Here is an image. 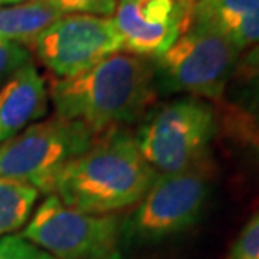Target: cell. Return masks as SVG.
Returning a JSON list of instances; mask_svg holds the SVG:
<instances>
[{
	"label": "cell",
	"mask_w": 259,
	"mask_h": 259,
	"mask_svg": "<svg viewBox=\"0 0 259 259\" xmlns=\"http://www.w3.org/2000/svg\"><path fill=\"white\" fill-rule=\"evenodd\" d=\"M192 17L219 30L241 52L259 44V0H196Z\"/></svg>",
	"instance_id": "7c38bea8"
},
{
	"label": "cell",
	"mask_w": 259,
	"mask_h": 259,
	"mask_svg": "<svg viewBox=\"0 0 259 259\" xmlns=\"http://www.w3.org/2000/svg\"><path fill=\"white\" fill-rule=\"evenodd\" d=\"M32 51L59 79H69L122 52V42L111 17L67 14L38 35Z\"/></svg>",
	"instance_id": "ba28073f"
},
{
	"label": "cell",
	"mask_w": 259,
	"mask_h": 259,
	"mask_svg": "<svg viewBox=\"0 0 259 259\" xmlns=\"http://www.w3.org/2000/svg\"><path fill=\"white\" fill-rule=\"evenodd\" d=\"M51 7L57 9L62 15L89 14L101 17H112L119 0H44Z\"/></svg>",
	"instance_id": "2e32d148"
},
{
	"label": "cell",
	"mask_w": 259,
	"mask_h": 259,
	"mask_svg": "<svg viewBox=\"0 0 259 259\" xmlns=\"http://www.w3.org/2000/svg\"><path fill=\"white\" fill-rule=\"evenodd\" d=\"M226 122L242 142L259 149V44L239 59L228 87Z\"/></svg>",
	"instance_id": "8fae6325"
},
{
	"label": "cell",
	"mask_w": 259,
	"mask_h": 259,
	"mask_svg": "<svg viewBox=\"0 0 259 259\" xmlns=\"http://www.w3.org/2000/svg\"><path fill=\"white\" fill-rule=\"evenodd\" d=\"M40 191L20 181L0 178V238L14 234L30 219Z\"/></svg>",
	"instance_id": "5bb4252c"
},
{
	"label": "cell",
	"mask_w": 259,
	"mask_h": 259,
	"mask_svg": "<svg viewBox=\"0 0 259 259\" xmlns=\"http://www.w3.org/2000/svg\"><path fill=\"white\" fill-rule=\"evenodd\" d=\"M207 162L179 174L159 176L136 209L120 221V247L161 244L191 229L209 196Z\"/></svg>",
	"instance_id": "5b68a950"
},
{
	"label": "cell",
	"mask_w": 259,
	"mask_h": 259,
	"mask_svg": "<svg viewBox=\"0 0 259 259\" xmlns=\"http://www.w3.org/2000/svg\"><path fill=\"white\" fill-rule=\"evenodd\" d=\"M97 137L75 120L51 117L30 124L0 144V178L37 187L51 194L64 167L82 156Z\"/></svg>",
	"instance_id": "8992f818"
},
{
	"label": "cell",
	"mask_w": 259,
	"mask_h": 259,
	"mask_svg": "<svg viewBox=\"0 0 259 259\" xmlns=\"http://www.w3.org/2000/svg\"><path fill=\"white\" fill-rule=\"evenodd\" d=\"M154 96L152 60L125 52L51 87L57 117L84 124L96 137L137 120Z\"/></svg>",
	"instance_id": "6da1fadb"
},
{
	"label": "cell",
	"mask_w": 259,
	"mask_h": 259,
	"mask_svg": "<svg viewBox=\"0 0 259 259\" xmlns=\"http://www.w3.org/2000/svg\"><path fill=\"white\" fill-rule=\"evenodd\" d=\"M47 106L46 82L32 62L0 87V144L38 122Z\"/></svg>",
	"instance_id": "30bf717a"
},
{
	"label": "cell",
	"mask_w": 259,
	"mask_h": 259,
	"mask_svg": "<svg viewBox=\"0 0 259 259\" xmlns=\"http://www.w3.org/2000/svg\"><path fill=\"white\" fill-rule=\"evenodd\" d=\"M159 174L141 154L134 134L114 129L69 162L54 181L51 194L87 214H112L136 206Z\"/></svg>",
	"instance_id": "7a4b0ae2"
},
{
	"label": "cell",
	"mask_w": 259,
	"mask_h": 259,
	"mask_svg": "<svg viewBox=\"0 0 259 259\" xmlns=\"http://www.w3.org/2000/svg\"><path fill=\"white\" fill-rule=\"evenodd\" d=\"M29 64H32L29 49L20 44L0 38V87Z\"/></svg>",
	"instance_id": "9a60e30c"
},
{
	"label": "cell",
	"mask_w": 259,
	"mask_h": 259,
	"mask_svg": "<svg viewBox=\"0 0 259 259\" xmlns=\"http://www.w3.org/2000/svg\"><path fill=\"white\" fill-rule=\"evenodd\" d=\"M25 239L56 259H120V219L87 214L49 194L25 226Z\"/></svg>",
	"instance_id": "52a82bcc"
},
{
	"label": "cell",
	"mask_w": 259,
	"mask_h": 259,
	"mask_svg": "<svg viewBox=\"0 0 259 259\" xmlns=\"http://www.w3.org/2000/svg\"><path fill=\"white\" fill-rule=\"evenodd\" d=\"M218 129L216 111L202 99L183 97L149 112L134 134L137 147L159 176L206 162Z\"/></svg>",
	"instance_id": "277c9868"
},
{
	"label": "cell",
	"mask_w": 259,
	"mask_h": 259,
	"mask_svg": "<svg viewBox=\"0 0 259 259\" xmlns=\"http://www.w3.org/2000/svg\"><path fill=\"white\" fill-rule=\"evenodd\" d=\"M192 5L186 0H119L111 19L122 52L151 60L162 56L189 25Z\"/></svg>",
	"instance_id": "9c48e42d"
},
{
	"label": "cell",
	"mask_w": 259,
	"mask_h": 259,
	"mask_svg": "<svg viewBox=\"0 0 259 259\" xmlns=\"http://www.w3.org/2000/svg\"><path fill=\"white\" fill-rule=\"evenodd\" d=\"M226 259H259V214L241 231Z\"/></svg>",
	"instance_id": "ac0fdd59"
},
{
	"label": "cell",
	"mask_w": 259,
	"mask_h": 259,
	"mask_svg": "<svg viewBox=\"0 0 259 259\" xmlns=\"http://www.w3.org/2000/svg\"><path fill=\"white\" fill-rule=\"evenodd\" d=\"M0 259H56L20 234L0 238Z\"/></svg>",
	"instance_id": "e0dca14e"
},
{
	"label": "cell",
	"mask_w": 259,
	"mask_h": 259,
	"mask_svg": "<svg viewBox=\"0 0 259 259\" xmlns=\"http://www.w3.org/2000/svg\"><path fill=\"white\" fill-rule=\"evenodd\" d=\"M186 2H196V0H186Z\"/></svg>",
	"instance_id": "ffe728a7"
},
{
	"label": "cell",
	"mask_w": 259,
	"mask_h": 259,
	"mask_svg": "<svg viewBox=\"0 0 259 259\" xmlns=\"http://www.w3.org/2000/svg\"><path fill=\"white\" fill-rule=\"evenodd\" d=\"M60 17L62 14L44 0H27L0 7V38L25 47L32 46L35 38Z\"/></svg>",
	"instance_id": "4fadbf2b"
},
{
	"label": "cell",
	"mask_w": 259,
	"mask_h": 259,
	"mask_svg": "<svg viewBox=\"0 0 259 259\" xmlns=\"http://www.w3.org/2000/svg\"><path fill=\"white\" fill-rule=\"evenodd\" d=\"M239 56V49L221 32L191 14L178 40L152 59L156 92L223 101Z\"/></svg>",
	"instance_id": "3957f363"
},
{
	"label": "cell",
	"mask_w": 259,
	"mask_h": 259,
	"mask_svg": "<svg viewBox=\"0 0 259 259\" xmlns=\"http://www.w3.org/2000/svg\"><path fill=\"white\" fill-rule=\"evenodd\" d=\"M22 2H27V0H0V7H9V5L22 4Z\"/></svg>",
	"instance_id": "d6986e66"
}]
</instances>
